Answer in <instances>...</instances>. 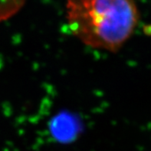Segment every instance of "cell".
<instances>
[{
    "instance_id": "obj_1",
    "label": "cell",
    "mask_w": 151,
    "mask_h": 151,
    "mask_svg": "<svg viewBox=\"0 0 151 151\" xmlns=\"http://www.w3.org/2000/svg\"><path fill=\"white\" fill-rule=\"evenodd\" d=\"M71 34L86 46L116 53L131 38L140 14L134 0H67Z\"/></svg>"
}]
</instances>
